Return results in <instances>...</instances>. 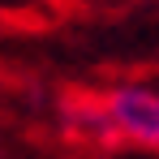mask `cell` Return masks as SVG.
Returning a JSON list of instances; mask_svg holds the SVG:
<instances>
[{"label":"cell","mask_w":159,"mask_h":159,"mask_svg":"<svg viewBox=\"0 0 159 159\" xmlns=\"http://www.w3.org/2000/svg\"><path fill=\"white\" fill-rule=\"evenodd\" d=\"M107 116V138H129L138 146L159 151V95L142 86H116L99 99Z\"/></svg>","instance_id":"obj_1"}]
</instances>
